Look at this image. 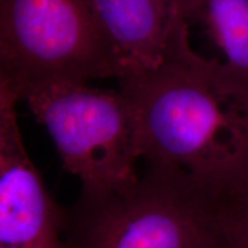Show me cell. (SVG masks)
Returning <instances> with one entry per match:
<instances>
[{"mask_svg":"<svg viewBox=\"0 0 248 248\" xmlns=\"http://www.w3.org/2000/svg\"><path fill=\"white\" fill-rule=\"evenodd\" d=\"M119 79L88 0H0V88L23 100L63 83Z\"/></svg>","mask_w":248,"mask_h":248,"instance_id":"3957f363","label":"cell"},{"mask_svg":"<svg viewBox=\"0 0 248 248\" xmlns=\"http://www.w3.org/2000/svg\"><path fill=\"white\" fill-rule=\"evenodd\" d=\"M93 18L123 77L162 66L171 52L175 0H88Z\"/></svg>","mask_w":248,"mask_h":248,"instance_id":"52a82bcc","label":"cell"},{"mask_svg":"<svg viewBox=\"0 0 248 248\" xmlns=\"http://www.w3.org/2000/svg\"><path fill=\"white\" fill-rule=\"evenodd\" d=\"M24 100L47 130L64 169L82 183V190H111L138 181V109L121 90L63 83L37 90Z\"/></svg>","mask_w":248,"mask_h":248,"instance_id":"277c9868","label":"cell"},{"mask_svg":"<svg viewBox=\"0 0 248 248\" xmlns=\"http://www.w3.org/2000/svg\"><path fill=\"white\" fill-rule=\"evenodd\" d=\"M234 194L170 168L148 167L131 185L80 192L66 209L67 248H229Z\"/></svg>","mask_w":248,"mask_h":248,"instance_id":"7a4b0ae2","label":"cell"},{"mask_svg":"<svg viewBox=\"0 0 248 248\" xmlns=\"http://www.w3.org/2000/svg\"><path fill=\"white\" fill-rule=\"evenodd\" d=\"M18 101L0 88V248H67L66 209L48 193L27 153Z\"/></svg>","mask_w":248,"mask_h":248,"instance_id":"5b68a950","label":"cell"},{"mask_svg":"<svg viewBox=\"0 0 248 248\" xmlns=\"http://www.w3.org/2000/svg\"><path fill=\"white\" fill-rule=\"evenodd\" d=\"M225 233L229 248H248V190L235 195L229 203Z\"/></svg>","mask_w":248,"mask_h":248,"instance_id":"ba28073f","label":"cell"},{"mask_svg":"<svg viewBox=\"0 0 248 248\" xmlns=\"http://www.w3.org/2000/svg\"><path fill=\"white\" fill-rule=\"evenodd\" d=\"M119 83L138 109L148 167L223 193L248 190V89L178 57Z\"/></svg>","mask_w":248,"mask_h":248,"instance_id":"6da1fadb","label":"cell"},{"mask_svg":"<svg viewBox=\"0 0 248 248\" xmlns=\"http://www.w3.org/2000/svg\"><path fill=\"white\" fill-rule=\"evenodd\" d=\"M175 6L170 57L248 89V0H175Z\"/></svg>","mask_w":248,"mask_h":248,"instance_id":"8992f818","label":"cell"}]
</instances>
